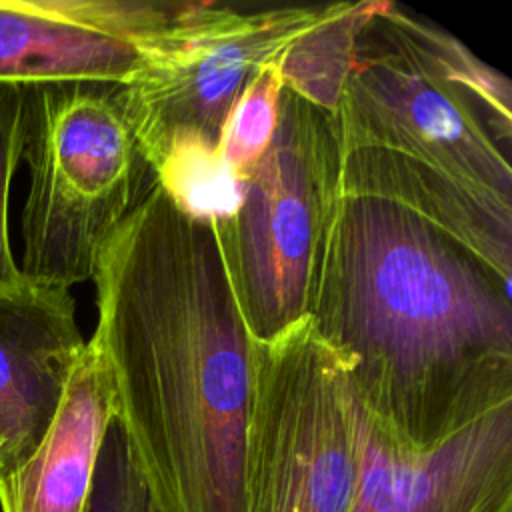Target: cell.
Instances as JSON below:
<instances>
[{
    "label": "cell",
    "instance_id": "obj_4",
    "mask_svg": "<svg viewBox=\"0 0 512 512\" xmlns=\"http://www.w3.org/2000/svg\"><path fill=\"white\" fill-rule=\"evenodd\" d=\"M336 194L332 114L284 88L276 132L246 174L236 212L208 224L250 338H274L308 318L320 242Z\"/></svg>",
    "mask_w": 512,
    "mask_h": 512
},
{
    "label": "cell",
    "instance_id": "obj_11",
    "mask_svg": "<svg viewBox=\"0 0 512 512\" xmlns=\"http://www.w3.org/2000/svg\"><path fill=\"white\" fill-rule=\"evenodd\" d=\"M114 424L106 368L86 342L36 448L0 470V512H90L102 444Z\"/></svg>",
    "mask_w": 512,
    "mask_h": 512
},
{
    "label": "cell",
    "instance_id": "obj_5",
    "mask_svg": "<svg viewBox=\"0 0 512 512\" xmlns=\"http://www.w3.org/2000/svg\"><path fill=\"white\" fill-rule=\"evenodd\" d=\"M246 512H350L358 480L354 402L310 318L250 338Z\"/></svg>",
    "mask_w": 512,
    "mask_h": 512
},
{
    "label": "cell",
    "instance_id": "obj_12",
    "mask_svg": "<svg viewBox=\"0 0 512 512\" xmlns=\"http://www.w3.org/2000/svg\"><path fill=\"white\" fill-rule=\"evenodd\" d=\"M338 194L396 204L512 280V204L442 170L380 148L338 152Z\"/></svg>",
    "mask_w": 512,
    "mask_h": 512
},
{
    "label": "cell",
    "instance_id": "obj_16",
    "mask_svg": "<svg viewBox=\"0 0 512 512\" xmlns=\"http://www.w3.org/2000/svg\"><path fill=\"white\" fill-rule=\"evenodd\" d=\"M280 58L262 64L236 98L220 136V154L242 178L268 150L278 126L284 90Z\"/></svg>",
    "mask_w": 512,
    "mask_h": 512
},
{
    "label": "cell",
    "instance_id": "obj_15",
    "mask_svg": "<svg viewBox=\"0 0 512 512\" xmlns=\"http://www.w3.org/2000/svg\"><path fill=\"white\" fill-rule=\"evenodd\" d=\"M154 176L182 214L204 224L230 218L242 200L244 178L226 164L218 146L198 136L176 138Z\"/></svg>",
    "mask_w": 512,
    "mask_h": 512
},
{
    "label": "cell",
    "instance_id": "obj_1",
    "mask_svg": "<svg viewBox=\"0 0 512 512\" xmlns=\"http://www.w3.org/2000/svg\"><path fill=\"white\" fill-rule=\"evenodd\" d=\"M88 340L152 512H246L250 336L208 224L154 186L104 244Z\"/></svg>",
    "mask_w": 512,
    "mask_h": 512
},
{
    "label": "cell",
    "instance_id": "obj_14",
    "mask_svg": "<svg viewBox=\"0 0 512 512\" xmlns=\"http://www.w3.org/2000/svg\"><path fill=\"white\" fill-rule=\"evenodd\" d=\"M386 4L388 0L346 2L340 12L296 40L280 60L284 88L334 114L358 34Z\"/></svg>",
    "mask_w": 512,
    "mask_h": 512
},
{
    "label": "cell",
    "instance_id": "obj_13",
    "mask_svg": "<svg viewBox=\"0 0 512 512\" xmlns=\"http://www.w3.org/2000/svg\"><path fill=\"white\" fill-rule=\"evenodd\" d=\"M388 20L412 42L428 64L456 90L468 96L484 116L500 148L510 154L512 142V88L510 80L464 42L412 10L390 2Z\"/></svg>",
    "mask_w": 512,
    "mask_h": 512
},
{
    "label": "cell",
    "instance_id": "obj_7",
    "mask_svg": "<svg viewBox=\"0 0 512 512\" xmlns=\"http://www.w3.org/2000/svg\"><path fill=\"white\" fill-rule=\"evenodd\" d=\"M390 4V0H388ZM380 10L358 34L332 114L338 152L380 148L512 204V166L478 106Z\"/></svg>",
    "mask_w": 512,
    "mask_h": 512
},
{
    "label": "cell",
    "instance_id": "obj_9",
    "mask_svg": "<svg viewBox=\"0 0 512 512\" xmlns=\"http://www.w3.org/2000/svg\"><path fill=\"white\" fill-rule=\"evenodd\" d=\"M352 402L358 480L350 512H512V400L430 446L396 440L354 394Z\"/></svg>",
    "mask_w": 512,
    "mask_h": 512
},
{
    "label": "cell",
    "instance_id": "obj_8",
    "mask_svg": "<svg viewBox=\"0 0 512 512\" xmlns=\"http://www.w3.org/2000/svg\"><path fill=\"white\" fill-rule=\"evenodd\" d=\"M190 0H0V82H124Z\"/></svg>",
    "mask_w": 512,
    "mask_h": 512
},
{
    "label": "cell",
    "instance_id": "obj_17",
    "mask_svg": "<svg viewBox=\"0 0 512 512\" xmlns=\"http://www.w3.org/2000/svg\"><path fill=\"white\" fill-rule=\"evenodd\" d=\"M24 152V88L0 82V292L26 284L10 244L8 204L10 184Z\"/></svg>",
    "mask_w": 512,
    "mask_h": 512
},
{
    "label": "cell",
    "instance_id": "obj_3",
    "mask_svg": "<svg viewBox=\"0 0 512 512\" xmlns=\"http://www.w3.org/2000/svg\"><path fill=\"white\" fill-rule=\"evenodd\" d=\"M22 160V274L68 290L92 280L108 238L156 186L122 84L26 86Z\"/></svg>",
    "mask_w": 512,
    "mask_h": 512
},
{
    "label": "cell",
    "instance_id": "obj_10",
    "mask_svg": "<svg viewBox=\"0 0 512 512\" xmlns=\"http://www.w3.org/2000/svg\"><path fill=\"white\" fill-rule=\"evenodd\" d=\"M84 346L68 288L26 280L0 292V470L36 448Z\"/></svg>",
    "mask_w": 512,
    "mask_h": 512
},
{
    "label": "cell",
    "instance_id": "obj_6",
    "mask_svg": "<svg viewBox=\"0 0 512 512\" xmlns=\"http://www.w3.org/2000/svg\"><path fill=\"white\" fill-rule=\"evenodd\" d=\"M346 2L226 4L190 0L170 38L122 84L136 138L158 168L180 136L220 146L250 76L332 18Z\"/></svg>",
    "mask_w": 512,
    "mask_h": 512
},
{
    "label": "cell",
    "instance_id": "obj_18",
    "mask_svg": "<svg viewBox=\"0 0 512 512\" xmlns=\"http://www.w3.org/2000/svg\"><path fill=\"white\" fill-rule=\"evenodd\" d=\"M90 512H152L116 424L100 450Z\"/></svg>",
    "mask_w": 512,
    "mask_h": 512
},
{
    "label": "cell",
    "instance_id": "obj_2",
    "mask_svg": "<svg viewBox=\"0 0 512 512\" xmlns=\"http://www.w3.org/2000/svg\"><path fill=\"white\" fill-rule=\"evenodd\" d=\"M510 286L412 212L336 194L308 318L368 418L430 446L512 400Z\"/></svg>",
    "mask_w": 512,
    "mask_h": 512
}]
</instances>
